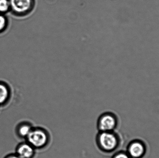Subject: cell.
Wrapping results in <instances>:
<instances>
[{"label":"cell","mask_w":159,"mask_h":158,"mask_svg":"<svg viewBox=\"0 0 159 158\" xmlns=\"http://www.w3.org/2000/svg\"><path fill=\"white\" fill-rule=\"evenodd\" d=\"M11 10L17 15L29 14L34 7V0H9Z\"/></svg>","instance_id":"6da1fadb"},{"label":"cell","mask_w":159,"mask_h":158,"mask_svg":"<svg viewBox=\"0 0 159 158\" xmlns=\"http://www.w3.org/2000/svg\"><path fill=\"white\" fill-rule=\"evenodd\" d=\"M28 143L34 148H41L45 145L48 142V136L46 133L40 130L32 129L27 137Z\"/></svg>","instance_id":"7a4b0ae2"},{"label":"cell","mask_w":159,"mask_h":158,"mask_svg":"<svg viewBox=\"0 0 159 158\" xmlns=\"http://www.w3.org/2000/svg\"><path fill=\"white\" fill-rule=\"evenodd\" d=\"M99 139L101 147L106 151L113 150L117 145L116 137L110 132H102Z\"/></svg>","instance_id":"3957f363"},{"label":"cell","mask_w":159,"mask_h":158,"mask_svg":"<svg viewBox=\"0 0 159 158\" xmlns=\"http://www.w3.org/2000/svg\"><path fill=\"white\" fill-rule=\"evenodd\" d=\"M116 126V119L111 115H104L99 121V128L102 132H110L115 129Z\"/></svg>","instance_id":"277c9868"},{"label":"cell","mask_w":159,"mask_h":158,"mask_svg":"<svg viewBox=\"0 0 159 158\" xmlns=\"http://www.w3.org/2000/svg\"><path fill=\"white\" fill-rule=\"evenodd\" d=\"M34 148L29 143L20 144L16 148V154L21 158H31L34 155Z\"/></svg>","instance_id":"5b68a950"},{"label":"cell","mask_w":159,"mask_h":158,"mask_svg":"<svg viewBox=\"0 0 159 158\" xmlns=\"http://www.w3.org/2000/svg\"><path fill=\"white\" fill-rule=\"evenodd\" d=\"M145 152L144 147L141 143H133L129 148V152L132 157L135 158L141 157Z\"/></svg>","instance_id":"8992f818"},{"label":"cell","mask_w":159,"mask_h":158,"mask_svg":"<svg viewBox=\"0 0 159 158\" xmlns=\"http://www.w3.org/2000/svg\"><path fill=\"white\" fill-rule=\"evenodd\" d=\"M10 95V91L6 84L0 83V105H3L7 101Z\"/></svg>","instance_id":"52a82bcc"},{"label":"cell","mask_w":159,"mask_h":158,"mask_svg":"<svg viewBox=\"0 0 159 158\" xmlns=\"http://www.w3.org/2000/svg\"><path fill=\"white\" fill-rule=\"evenodd\" d=\"M32 130V128L30 125L23 124L19 126L17 129V133L20 136L27 138Z\"/></svg>","instance_id":"ba28073f"},{"label":"cell","mask_w":159,"mask_h":158,"mask_svg":"<svg viewBox=\"0 0 159 158\" xmlns=\"http://www.w3.org/2000/svg\"><path fill=\"white\" fill-rule=\"evenodd\" d=\"M11 10L9 0H0V14H3Z\"/></svg>","instance_id":"9c48e42d"},{"label":"cell","mask_w":159,"mask_h":158,"mask_svg":"<svg viewBox=\"0 0 159 158\" xmlns=\"http://www.w3.org/2000/svg\"><path fill=\"white\" fill-rule=\"evenodd\" d=\"M7 21L3 14H0V32H3L7 26Z\"/></svg>","instance_id":"30bf717a"},{"label":"cell","mask_w":159,"mask_h":158,"mask_svg":"<svg viewBox=\"0 0 159 158\" xmlns=\"http://www.w3.org/2000/svg\"><path fill=\"white\" fill-rule=\"evenodd\" d=\"M114 158H129V156L126 154L123 153H120V154H117L115 156Z\"/></svg>","instance_id":"8fae6325"},{"label":"cell","mask_w":159,"mask_h":158,"mask_svg":"<svg viewBox=\"0 0 159 158\" xmlns=\"http://www.w3.org/2000/svg\"><path fill=\"white\" fill-rule=\"evenodd\" d=\"M6 158H21L19 156H17V155H11L10 156H8Z\"/></svg>","instance_id":"7c38bea8"}]
</instances>
